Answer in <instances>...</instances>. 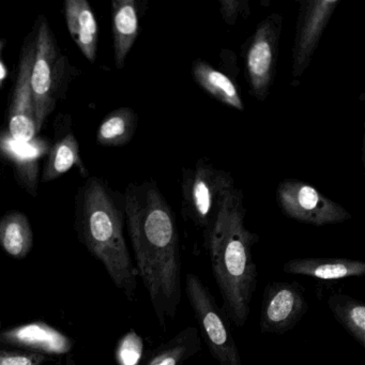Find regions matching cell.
Masks as SVG:
<instances>
[{
	"instance_id": "6da1fadb",
	"label": "cell",
	"mask_w": 365,
	"mask_h": 365,
	"mask_svg": "<svg viewBox=\"0 0 365 365\" xmlns=\"http://www.w3.org/2000/svg\"><path fill=\"white\" fill-rule=\"evenodd\" d=\"M123 206L138 275L165 331L166 322L178 313L182 294L176 215L153 179L130 183L123 194Z\"/></svg>"
},
{
	"instance_id": "7a4b0ae2",
	"label": "cell",
	"mask_w": 365,
	"mask_h": 365,
	"mask_svg": "<svg viewBox=\"0 0 365 365\" xmlns=\"http://www.w3.org/2000/svg\"><path fill=\"white\" fill-rule=\"evenodd\" d=\"M245 195L235 187L228 193L205 249L221 292L223 311L230 324L243 327L249 319L257 287L258 271L253 247L259 237L245 225Z\"/></svg>"
},
{
	"instance_id": "3957f363",
	"label": "cell",
	"mask_w": 365,
	"mask_h": 365,
	"mask_svg": "<svg viewBox=\"0 0 365 365\" xmlns=\"http://www.w3.org/2000/svg\"><path fill=\"white\" fill-rule=\"evenodd\" d=\"M76 224L87 249L106 267L117 288L135 298L138 271L123 234V196L99 177H89L76 198Z\"/></svg>"
},
{
	"instance_id": "277c9868",
	"label": "cell",
	"mask_w": 365,
	"mask_h": 365,
	"mask_svg": "<svg viewBox=\"0 0 365 365\" xmlns=\"http://www.w3.org/2000/svg\"><path fill=\"white\" fill-rule=\"evenodd\" d=\"M235 185L230 172L200 158L193 168H185L181 177V215L202 232L204 245L210 238L228 193Z\"/></svg>"
},
{
	"instance_id": "5b68a950",
	"label": "cell",
	"mask_w": 365,
	"mask_h": 365,
	"mask_svg": "<svg viewBox=\"0 0 365 365\" xmlns=\"http://www.w3.org/2000/svg\"><path fill=\"white\" fill-rule=\"evenodd\" d=\"M36 55L31 71L35 102L36 131H41L46 119L63 99L72 78L69 59L61 53L46 16H40L35 29Z\"/></svg>"
},
{
	"instance_id": "8992f818",
	"label": "cell",
	"mask_w": 365,
	"mask_h": 365,
	"mask_svg": "<svg viewBox=\"0 0 365 365\" xmlns=\"http://www.w3.org/2000/svg\"><path fill=\"white\" fill-rule=\"evenodd\" d=\"M185 294L200 324L202 341L219 365H242L225 312L217 305L204 282L194 273L185 277Z\"/></svg>"
},
{
	"instance_id": "52a82bcc",
	"label": "cell",
	"mask_w": 365,
	"mask_h": 365,
	"mask_svg": "<svg viewBox=\"0 0 365 365\" xmlns=\"http://www.w3.org/2000/svg\"><path fill=\"white\" fill-rule=\"evenodd\" d=\"M283 16L273 14L256 27L243 43L245 78L252 97L264 102L270 95L277 76Z\"/></svg>"
},
{
	"instance_id": "ba28073f",
	"label": "cell",
	"mask_w": 365,
	"mask_h": 365,
	"mask_svg": "<svg viewBox=\"0 0 365 365\" xmlns=\"http://www.w3.org/2000/svg\"><path fill=\"white\" fill-rule=\"evenodd\" d=\"M275 200L282 212L294 221L322 227L343 223L351 215L317 187L298 179H284L275 192Z\"/></svg>"
},
{
	"instance_id": "9c48e42d",
	"label": "cell",
	"mask_w": 365,
	"mask_h": 365,
	"mask_svg": "<svg viewBox=\"0 0 365 365\" xmlns=\"http://www.w3.org/2000/svg\"><path fill=\"white\" fill-rule=\"evenodd\" d=\"M339 0H309L299 1L296 34L292 46V85L302 78L328 27Z\"/></svg>"
},
{
	"instance_id": "30bf717a",
	"label": "cell",
	"mask_w": 365,
	"mask_h": 365,
	"mask_svg": "<svg viewBox=\"0 0 365 365\" xmlns=\"http://www.w3.org/2000/svg\"><path fill=\"white\" fill-rule=\"evenodd\" d=\"M36 55L35 31L27 35L19 61L18 73L8 108V131L16 142L29 143L37 138L31 71Z\"/></svg>"
},
{
	"instance_id": "8fae6325",
	"label": "cell",
	"mask_w": 365,
	"mask_h": 365,
	"mask_svg": "<svg viewBox=\"0 0 365 365\" xmlns=\"http://www.w3.org/2000/svg\"><path fill=\"white\" fill-rule=\"evenodd\" d=\"M309 311V302L298 282H272L264 288L260 307V332L284 334L292 331Z\"/></svg>"
},
{
	"instance_id": "7c38bea8",
	"label": "cell",
	"mask_w": 365,
	"mask_h": 365,
	"mask_svg": "<svg viewBox=\"0 0 365 365\" xmlns=\"http://www.w3.org/2000/svg\"><path fill=\"white\" fill-rule=\"evenodd\" d=\"M146 9V1H112L113 48L117 69L121 70L125 68L128 55L131 52L140 35V22Z\"/></svg>"
},
{
	"instance_id": "4fadbf2b",
	"label": "cell",
	"mask_w": 365,
	"mask_h": 365,
	"mask_svg": "<svg viewBox=\"0 0 365 365\" xmlns=\"http://www.w3.org/2000/svg\"><path fill=\"white\" fill-rule=\"evenodd\" d=\"M74 166L80 168L84 176L86 175V168L81 158L80 144L71 130V117L58 115L55 142L48 151L41 181L48 183L56 180Z\"/></svg>"
},
{
	"instance_id": "5bb4252c",
	"label": "cell",
	"mask_w": 365,
	"mask_h": 365,
	"mask_svg": "<svg viewBox=\"0 0 365 365\" xmlns=\"http://www.w3.org/2000/svg\"><path fill=\"white\" fill-rule=\"evenodd\" d=\"M46 150L48 144L41 138L20 143L14 140L10 134L0 135V153L11 162L19 183L34 197L37 196L39 160Z\"/></svg>"
},
{
	"instance_id": "9a60e30c",
	"label": "cell",
	"mask_w": 365,
	"mask_h": 365,
	"mask_svg": "<svg viewBox=\"0 0 365 365\" xmlns=\"http://www.w3.org/2000/svg\"><path fill=\"white\" fill-rule=\"evenodd\" d=\"M0 339L10 345L48 354H65L71 350L67 335L46 322H34L5 331Z\"/></svg>"
},
{
	"instance_id": "2e32d148",
	"label": "cell",
	"mask_w": 365,
	"mask_h": 365,
	"mask_svg": "<svg viewBox=\"0 0 365 365\" xmlns=\"http://www.w3.org/2000/svg\"><path fill=\"white\" fill-rule=\"evenodd\" d=\"M283 271L288 274L302 275L319 281H339L363 277L365 262L341 257L294 258L284 264Z\"/></svg>"
},
{
	"instance_id": "e0dca14e",
	"label": "cell",
	"mask_w": 365,
	"mask_h": 365,
	"mask_svg": "<svg viewBox=\"0 0 365 365\" xmlns=\"http://www.w3.org/2000/svg\"><path fill=\"white\" fill-rule=\"evenodd\" d=\"M65 18L74 43L91 63L97 61L99 29L97 19L87 0H67Z\"/></svg>"
},
{
	"instance_id": "ac0fdd59",
	"label": "cell",
	"mask_w": 365,
	"mask_h": 365,
	"mask_svg": "<svg viewBox=\"0 0 365 365\" xmlns=\"http://www.w3.org/2000/svg\"><path fill=\"white\" fill-rule=\"evenodd\" d=\"M191 74L194 82L220 103L240 112L245 110L238 84L230 74L217 69L204 59H196L192 63Z\"/></svg>"
},
{
	"instance_id": "d6986e66",
	"label": "cell",
	"mask_w": 365,
	"mask_h": 365,
	"mask_svg": "<svg viewBox=\"0 0 365 365\" xmlns=\"http://www.w3.org/2000/svg\"><path fill=\"white\" fill-rule=\"evenodd\" d=\"M202 349L200 331L195 327H187L172 339L149 352L138 365H185L189 359Z\"/></svg>"
},
{
	"instance_id": "ffe728a7",
	"label": "cell",
	"mask_w": 365,
	"mask_h": 365,
	"mask_svg": "<svg viewBox=\"0 0 365 365\" xmlns=\"http://www.w3.org/2000/svg\"><path fill=\"white\" fill-rule=\"evenodd\" d=\"M34 245L31 222L25 213L11 211L0 219V247L14 258L26 257Z\"/></svg>"
},
{
	"instance_id": "44dd1931",
	"label": "cell",
	"mask_w": 365,
	"mask_h": 365,
	"mask_svg": "<svg viewBox=\"0 0 365 365\" xmlns=\"http://www.w3.org/2000/svg\"><path fill=\"white\" fill-rule=\"evenodd\" d=\"M328 307L334 319L343 327L344 330L365 348V305L349 294H331Z\"/></svg>"
},
{
	"instance_id": "7402d4cb",
	"label": "cell",
	"mask_w": 365,
	"mask_h": 365,
	"mask_svg": "<svg viewBox=\"0 0 365 365\" xmlns=\"http://www.w3.org/2000/svg\"><path fill=\"white\" fill-rule=\"evenodd\" d=\"M138 116L131 108H120L110 112L100 123L98 144L103 147H123L135 135Z\"/></svg>"
},
{
	"instance_id": "603a6c76",
	"label": "cell",
	"mask_w": 365,
	"mask_h": 365,
	"mask_svg": "<svg viewBox=\"0 0 365 365\" xmlns=\"http://www.w3.org/2000/svg\"><path fill=\"white\" fill-rule=\"evenodd\" d=\"M142 337L135 331H130L119 341L116 360L119 365H138L143 358Z\"/></svg>"
},
{
	"instance_id": "cb8c5ba5",
	"label": "cell",
	"mask_w": 365,
	"mask_h": 365,
	"mask_svg": "<svg viewBox=\"0 0 365 365\" xmlns=\"http://www.w3.org/2000/svg\"><path fill=\"white\" fill-rule=\"evenodd\" d=\"M220 14L226 24L235 26L239 20H245L251 14L247 0H220Z\"/></svg>"
},
{
	"instance_id": "d4e9b609",
	"label": "cell",
	"mask_w": 365,
	"mask_h": 365,
	"mask_svg": "<svg viewBox=\"0 0 365 365\" xmlns=\"http://www.w3.org/2000/svg\"><path fill=\"white\" fill-rule=\"evenodd\" d=\"M44 360L46 358L42 354L0 350V365H41Z\"/></svg>"
},
{
	"instance_id": "484cf974",
	"label": "cell",
	"mask_w": 365,
	"mask_h": 365,
	"mask_svg": "<svg viewBox=\"0 0 365 365\" xmlns=\"http://www.w3.org/2000/svg\"><path fill=\"white\" fill-rule=\"evenodd\" d=\"M6 46V40L0 39V88L4 86L6 78L8 76V70L3 59L4 48Z\"/></svg>"
}]
</instances>
